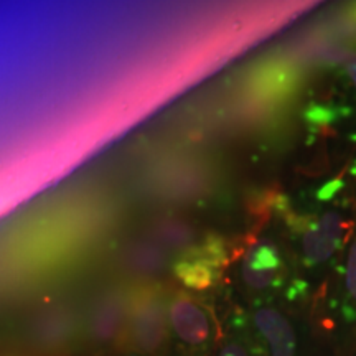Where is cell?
<instances>
[{
  "label": "cell",
  "instance_id": "cell-1",
  "mask_svg": "<svg viewBox=\"0 0 356 356\" xmlns=\"http://www.w3.org/2000/svg\"><path fill=\"white\" fill-rule=\"evenodd\" d=\"M126 333L132 348L142 355H155L168 337V307L155 289H144L129 297Z\"/></svg>",
  "mask_w": 356,
  "mask_h": 356
},
{
  "label": "cell",
  "instance_id": "cell-2",
  "mask_svg": "<svg viewBox=\"0 0 356 356\" xmlns=\"http://www.w3.org/2000/svg\"><path fill=\"white\" fill-rule=\"evenodd\" d=\"M228 261L226 244L218 236H208L202 244H193L173 262V273L188 289L204 291L215 286Z\"/></svg>",
  "mask_w": 356,
  "mask_h": 356
},
{
  "label": "cell",
  "instance_id": "cell-3",
  "mask_svg": "<svg viewBox=\"0 0 356 356\" xmlns=\"http://www.w3.org/2000/svg\"><path fill=\"white\" fill-rule=\"evenodd\" d=\"M168 323L178 340L190 348H203L213 338L210 314L186 293H178L170 300Z\"/></svg>",
  "mask_w": 356,
  "mask_h": 356
},
{
  "label": "cell",
  "instance_id": "cell-4",
  "mask_svg": "<svg viewBox=\"0 0 356 356\" xmlns=\"http://www.w3.org/2000/svg\"><path fill=\"white\" fill-rule=\"evenodd\" d=\"M129 299L121 292H108L92 305L89 333L97 343H113L126 333Z\"/></svg>",
  "mask_w": 356,
  "mask_h": 356
},
{
  "label": "cell",
  "instance_id": "cell-5",
  "mask_svg": "<svg viewBox=\"0 0 356 356\" xmlns=\"http://www.w3.org/2000/svg\"><path fill=\"white\" fill-rule=\"evenodd\" d=\"M343 238V220L335 211L325 213L318 221L310 222L302 238L305 262L309 266L327 261Z\"/></svg>",
  "mask_w": 356,
  "mask_h": 356
},
{
  "label": "cell",
  "instance_id": "cell-6",
  "mask_svg": "<svg viewBox=\"0 0 356 356\" xmlns=\"http://www.w3.org/2000/svg\"><path fill=\"white\" fill-rule=\"evenodd\" d=\"M280 257L277 246L261 241L251 246L243 262V279L252 291H267L279 286Z\"/></svg>",
  "mask_w": 356,
  "mask_h": 356
},
{
  "label": "cell",
  "instance_id": "cell-7",
  "mask_svg": "<svg viewBox=\"0 0 356 356\" xmlns=\"http://www.w3.org/2000/svg\"><path fill=\"white\" fill-rule=\"evenodd\" d=\"M254 325L269 343L273 356H296V332L279 310L262 307L254 314Z\"/></svg>",
  "mask_w": 356,
  "mask_h": 356
},
{
  "label": "cell",
  "instance_id": "cell-8",
  "mask_svg": "<svg viewBox=\"0 0 356 356\" xmlns=\"http://www.w3.org/2000/svg\"><path fill=\"white\" fill-rule=\"evenodd\" d=\"M167 251L154 241H140L129 246L124 262L132 274L140 277H154L167 266Z\"/></svg>",
  "mask_w": 356,
  "mask_h": 356
},
{
  "label": "cell",
  "instance_id": "cell-9",
  "mask_svg": "<svg viewBox=\"0 0 356 356\" xmlns=\"http://www.w3.org/2000/svg\"><path fill=\"white\" fill-rule=\"evenodd\" d=\"M296 84L292 68L287 65L270 63L261 66L251 76V86L259 96H282L289 95Z\"/></svg>",
  "mask_w": 356,
  "mask_h": 356
},
{
  "label": "cell",
  "instance_id": "cell-10",
  "mask_svg": "<svg viewBox=\"0 0 356 356\" xmlns=\"http://www.w3.org/2000/svg\"><path fill=\"white\" fill-rule=\"evenodd\" d=\"M152 241L157 243L165 251H186L193 246L195 231L188 222L177 220V218H167L159 221L152 231Z\"/></svg>",
  "mask_w": 356,
  "mask_h": 356
},
{
  "label": "cell",
  "instance_id": "cell-11",
  "mask_svg": "<svg viewBox=\"0 0 356 356\" xmlns=\"http://www.w3.org/2000/svg\"><path fill=\"white\" fill-rule=\"evenodd\" d=\"M70 333V320L65 314H51L44 315L40 320L37 327V340L44 345H56L61 343Z\"/></svg>",
  "mask_w": 356,
  "mask_h": 356
},
{
  "label": "cell",
  "instance_id": "cell-12",
  "mask_svg": "<svg viewBox=\"0 0 356 356\" xmlns=\"http://www.w3.org/2000/svg\"><path fill=\"white\" fill-rule=\"evenodd\" d=\"M335 118V113L330 108H325V106L312 104L309 109L305 111V119L310 126L315 127H325L328 126Z\"/></svg>",
  "mask_w": 356,
  "mask_h": 356
},
{
  "label": "cell",
  "instance_id": "cell-13",
  "mask_svg": "<svg viewBox=\"0 0 356 356\" xmlns=\"http://www.w3.org/2000/svg\"><path fill=\"white\" fill-rule=\"evenodd\" d=\"M346 287H348L350 296L356 302V241L350 249L348 266H346Z\"/></svg>",
  "mask_w": 356,
  "mask_h": 356
},
{
  "label": "cell",
  "instance_id": "cell-14",
  "mask_svg": "<svg viewBox=\"0 0 356 356\" xmlns=\"http://www.w3.org/2000/svg\"><path fill=\"white\" fill-rule=\"evenodd\" d=\"M220 356H249L244 346L239 341H229L228 345H225V348L221 350Z\"/></svg>",
  "mask_w": 356,
  "mask_h": 356
},
{
  "label": "cell",
  "instance_id": "cell-15",
  "mask_svg": "<svg viewBox=\"0 0 356 356\" xmlns=\"http://www.w3.org/2000/svg\"><path fill=\"white\" fill-rule=\"evenodd\" d=\"M341 186H343V181H341V180L330 181V184H327L322 190L318 191V198L320 200H330L333 195H335L337 191L341 188Z\"/></svg>",
  "mask_w": 356,
  "mask_h": 356
},
{
  "label": "cell",
  "instance_id": "cell-16",
  "mask_svg": "<svg viewBox=\"0 0 356 356\" xmlns=\"http://www.w3.org/2000/svg\"><path fill=\"white\" fill-rule=\"evenodd\" d=\"M346 73H348L351 81H353L355 86H356V55L351 58L348 63H346Z\"/></svg>",
  "mask_w": 356,
  "mask_h": 356
},
{
  "label": "cell",
  "instance_id": "cell-17",
  "mask_svg": "<svg viewBox=\"0 0 356 356\" xmlns=\"http://www.w3.org/2000/svg\"><path fill=\"white\" fill-rule=\"evenodd\" d=\"M348 13H350V20H353L355 24H356V6H353L348 10Z\"/></svg>",
  "mask_w": 356,
  "mask_h": 356
}]
</instances>
